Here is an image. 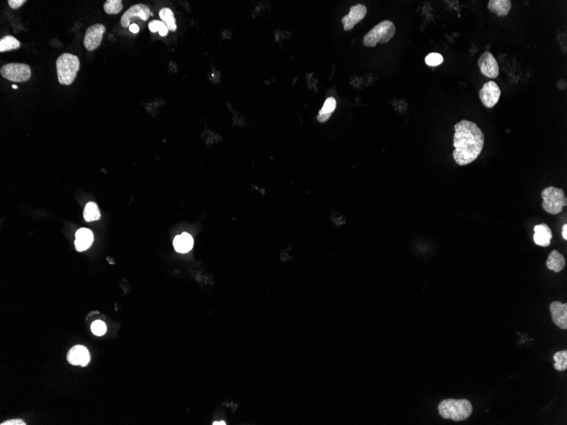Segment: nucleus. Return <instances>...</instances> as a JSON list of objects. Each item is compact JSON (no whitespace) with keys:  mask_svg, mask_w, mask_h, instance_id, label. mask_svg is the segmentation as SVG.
Returning <instances> with one entry per match:
<instances>
[{"mask_svg":"<svg viewBox=\"0 0 567 425\" xmlns=\"http://www.w3.org/2000/svg\"><path fill=\"white\" fill-rule=\"evenodd\" d=\"M453 159L458 166H466L478 158L485 144L482 129L473 122L462 120L454 125Z\"/></svg>","mask_w":567,"mask_h":425,"instance_id":"nucleus-1","label":"nucleus"},{"mask_svg":"<svg viewBox=\"0 0 567 425\" xmlns=\"http://www.w3.org/2000/svg\"><path fill=\"white\" fill-rule=\"evenodd\" d=\"M438 412L444 419H452L455 422L466 420L473 412L472 404L466 399H446L441 401Z\"/></svg>","mask_w":567,"mask_h":425,"instance_id":"nucleus-2","label":"nucleus"},{"mask_svg":"<svg viewBox=\"0 0 567 425\" xmlns=\"http://www.w3.org/2000/svg\"><path fill=\"white\" fill-rule=\"evenodd\" d=\"M80 69V61L72 54L64 53L59 56L56 61V70L60 84L71 85L77 77Z\"/></svg>","mask_w":567,"mask_h":425,"instance_id":"nucleus-3","label":"nucleus"},{"mask_svg":"<svg viewBox=\"0 0 567 425\" xmlns=\"http://www.w3.org/2000/svg\"><path fill=\"white\" fill-rule=\"evenodd\" d=\"M543 198V210L552 215H558L561 212L563 208L566 206L567 199L564 190L556 187L549 186L543 189L541 193Z\"/></svg>","mask_w":567,"mask_h":425,"instance_id":"nucleus-4","label":"nucleus"},{"mask_svg":"<svg viewBox=\"0 0 567 425\" xmlns=\"http://www.w3.org/2000/svg\"><path fill=\"white\" fill-rule=\"evenodd\" d=\"M396 33V27L391 21H383L368 32L364 37V44L373 48L378 43H386L392 39Z\"/></svg>","mask_w":567,"mask_h":425,"instance_id":"nucleus-5","label":"nucleus"},{"mask_svg":"<svg viewBox=\"0 0 567 425\" xmlns=\"http://www.w3.org/2000/svg\"><path fill=\"white\" fill-rule=\"evenodd\" d=\"M0 74L14 83H23L31 78L32 71L29 66L22 63H9L0 69Z\"/></svg>","mask_w":567,"mask_h":425,"instance_id":"nucleus-6","label":"nucleus"},{"mask_svg":"<svg viewBox=\"0 0 567 425\" xmlns=\"http://www.w3.org/2000/svg\"><path fill=\"white\" fill-rule=\"evenodd\" d=\"M500 96V88L493 81H489L485 83L479 91V98L482 104H484V107L490 109L498 104Z\"/></svg>","mask_w":567,"mask_h":425,"instance_id":"nucleus-7","label":"nucleus"},{"mask_svg":"<svg viewBox=\"0 0 567 425\" xmlns=\"http://www.w3.org/2000/svg\"><path fill=\"white\" fill-rule=\"evenodd\" d=\"M480 72L488 78H497L499 75L498 62L490 51H485L478 60Z\"/></svg>","mask_w":567,"mask_h":425,"instance_id":"nucleus-8","label":"nucleus"},{"mask_svg":"<svg viewBox=\"0 0 567 425\" xmlns=\"http://www.w3.org/2000/svg\"><path fill=\"white\" fill-rule=\"evenodd\" d=\"M105 32L106 27L104 25L95 24L88 27L83 40V44L86 49L93 51L98 48L101 43Z\"/></svg>","mask_w":567,"mask_h":425,"instance_id":"nucleus-9","label":"nucleus"},{"mask_svg":"<svg viewBox=\"0 0 567 425\" xmlns=\"http://www.w3.org/2000/svg\"><path fill=\"white\" fill-rule=\"evenodd\" d=\"M150 15H152V13L148 6L142 4L134 5L131 6L130 8L123 14V17L121 19V25L123 27H130L131 19L139 17L143 21H147Z\"/></svg>","mask_w":567,"mask_h":425,"instance_id":"nucleus-10","label":"nucleus"},{"mask_svg":"<svg viewBox=\"0 0 567 425\" xmlns=\"http://www.w3.org/2000/svg\"><path fill=\"white\" fill-rule=\"evenodd\" d=\"M367 14L366 6L361 4L352 6L350 9V13L342 18V24L345 31H350L354 27L355 25L361 22Z\"/></svg>","mask_w":567,"mask_h":425,"instance_id":"nucleus-11","label":"nucleus"},{"mask_svg":"<svg viewBox=\"0 0 567 425\" xmlns=\"http://www.w3.org/2000/svg\"><path fill=\"white\" fill-rule=\"evenodd\" d=\"M67 361L74 366L86 367L90 361V355L85 346H73L67 354Z\"/></svg>","mask_w":567,"mask_h":425,"instance_id":"nucleus-12","label":"nucleus"},{"mask_svg":"<svg viewBox=\"0 0 567 425\" xmlns=\"http://www.w3.org/2000/svg\"><path fill=\"white\" fill-rule=\"evenodd\" d=\"M550 311L554 325L561 330L567 329V304L560 301H553L550 304Z\"/></svg>","mask_w":567,"mask_h":425,"instance_id":"nucleus-13","label":"nucleus"},{"mask_svg":"<svg viewBox=\"0 0 567 425\" xmlns=\"http://www.w3.org/2000/svg\"><path fill=\"white\" fill-rule=\"evenodd\" d=\"M534 243L536 245L542 246V247H547L550 245L551 243V239L553 238V234H552L551 229L549 228L547 224H542L536 225L534 227Z\"/></svg>","mask_w":567,"mask_h":425,"instance_id":"nucleus-14","label":"nucleus"},{"mask_svg":"<svg viewBox=\"0 0 567 425\" xmlns=\"http://www.w3.org/2000/svg\"><path fill=\"white\" fill-rule=\"evenodd\" d=\"M93 242V234L88 229H80L76 233L75 247L77 251H84L90 247Z\"/></svg>","mask_w":567,"mask_h":425,"instance_id":"nucleus-15","label":"nucleus"},{"mask_svg":"<svg viewBox=\"0 0 567 425\" xmlns=\"http://www.w3.org/2000/svg\"><path fill=\"white\" fill-rule=\"evenodd\" d=\"M511 6L510 0H490L487 4L489 11L499 17L508 16L511 10Z\"/></svg>","mask_w":567,"mask_h":425,"instance_id":"nucleus-16","label":"nucleus"},{"mask_svg":"<svg viewBox=\"0 0 567 425\" xmlns=\"http://www.w3.org/2000/svg\"><path fill=\"white\" fill-rule=\"evenodd\" d=\"M193 245H194V239L190 234L187 233H183L180 235H178L173 240V246L175 248L177 252L183 253V254L189 252L193 248Z\"/></svg>","mask_w":567,"mask_h":425,"instance_id":"nucleus-17","label":"nucleus"},{"mask_svg":"<svg viewBox=\"0 0 567 425\" xmlns=\"http://www.w3.org/2000/svg\"><path fill=\"white\" fill-rule=\"evenodd\" d=\"M546 265L549 270H552L555 273H559L565 267V260L559 251L555 250H552L548 257V260L546 261Z\"/></svg>","mask_w":567,"mask_h":425,"instance_id":"nucleus-18","label":"nucleus"},{"mask_svg":"<svg viewBox=\"0 0 567 425\" xmlns=\"http://www.w3.org/2000/svg\"><path fill=\"white\" fill-rule=\"evenodd\" d=\"M336 108V100L335 98L330 97L325 100V104L323 105L322 109L320 110V113L318 115L317 119L320 123L327 122L330 116L332 115Z\"/></svg>","mask_w":567,"mask_h":425,"instance_id":"nucleus-19","label":"nucleus"},{"mask_svg":"<svg viewBox=\"0 0 567 425\" xmlns=\"http://www.w3.org/2000/svg\"><path fill=\"white\" fill-rule=\"evenodd\" d=\"M21 47V43L13 36H6L0 39V52H7L14 50Z\"/></svg>","mask_w":567,"mask_h":425,"instance_id":"nucleus-20","label":"nucleus"},{"mask_svg":"<svg viewBox=\"0 0 567 425\" xmlns=\"http://www.w3.org/2000/svg\"><path fill=\"white\" fill-rule=\"evenodd\" d=\"M83 218L87 222L98 221L100 218V211L94 202H89L86 205L83 211Z\"/></svg>","mask_w":567,"mask_h":425,"instance_id":"nucleus-21","label":"nucleus"},{"mask_svg":"<svg viewBox=\"0 0 567 425\" xmlns=\"http://www.w3.org/2000/svg\"><path fill=\"white\" fill-rule=\"evenodd\" d=\"M161 19L163 22H164L168 30H170L172 32H175L177 30V25H176L175 18H174V14L170 9L163 8L160 11L159 13Z\"/></svg>","mask_w":567,"mask_h":425,"instance_id":"nucleus-22","label":"nucleus"},{"mask_svg":"<svg viewBox=\"0 0 567 425\" xmlns=\"http://www.w3.org/2000/svg\"><path fill=\"white\" fill-rule=\"evenodd\" d=\"M123 8V2L121 0H107L104 4L105 11L109 15L119 14Z\"/></svg>","mask_w":567,"mask_h":425,"instance_id":"nucleus-23","label":"nucleus"},{"mask_svg":"<svg viewBox=\"0 0 567 425\" xmlns=\"http://www.w3.org/2000/svg\"><path fill=\"white\" fill-rule=\"evenodd\" d=\"M554 368L558 371H564L567 368V351H558L554 355Z\"/></svg>","mask_w":567,"mask_h":425,"instance_id":"nucleus-24","label":"nucleus"},{"mask_svg":"<svg viewBox=\"0 0 567 425\" xmlns=\"http://www.w3.org/2000/svg\"><path fill=\"white\" fill-rule=\"evenodd\" d=\"M107 325L105 324L104 322L100 321V320H97V321L93 322L92 325H91V331L93 333V335H97V336H102L107 333Z\"/></svg>","mask_w":567,"mask_h":425,"instance_id":"nucleus-25","label":"nucleus"},{"mask_svg":"<svg viewBox=\"0 0 567 425\" xmlns=\"http://www.w3.org/2000/svg\"><path fill=\"white\" fill-rule=\"evenodd\" d=\"M443 62L442 55L437 53L429 54L426 57V63L429 67H437Z\"/></svg>","mask_w":567,"mask_h":425,"instance_id":"nucleus-26","label":"nucleus"},{"mask_svg":"<svg viewBox=\"0 0 567 425\" xmlns=\"http://www.w3.org/2000/svg\"><path fill=\"white\" fill-rule=\"evenodd\" d=\"M331 221L336 226H342L346 224V218L342 214L339 212H333L331 214Z\"/></svg>","mask_w":567,"mask_h":425,"instance_id":"nucleus-27","label":"nucleus"},{"mask_svg":"<svg viewBox=\"0 0 567 425\" xmlns=\"http://www.w3.org/2000/svg\"><path fill=\"white\" fill-rule=\"evenodd\" d=\"M27 3L26 0H9L8 4L10 7L12 9H19L21 6Z\"/></svg>","mask_w":567,"mask_h":425,"instance_id":"nucleus-28","label":"nucleus"},{"mask_svg":"<svg viewBox=\"0 0 567 425\" xmlns=\"http://www.w3.org/2000/svg\"><path fill=\"white\" fill-rule=\"evenodd\" d=\"M161 22H162L158 21V20H154V21H152V22H149V30H150V32H158V31H159V27H160Z\"/></svg>","mask_w":567,"mask_h":425,"instance_id":"nucleus-29","label":"nucleus"},{"mask_svg":"<svg viewBox=\"0 0 567 425\" xmlns=\"http://www.w3.org/2000/svg\"><path fill=\"white\" fill-rule=\"evenodd\" d=\"M158 32H159V34H160L162 37H165V36L168 35V27H167V25H166L164 22H161L160 27H159V31H158Z\"/></svg>","mask_w":567,"mask_h":425,"instance_id":"nucleus-30","label":"nucleus"},{"mask_svg":"<svg viewBox=\"0 0 567 425\" xmlns=\"http://www.w3.org/2000/svg\"><path fill=\"white\" fill-rule=\"evenodd\" d=\"M1 425H26V423H25L24 421L21 419H13L2 422Z\"/></svg>","mask_w":567,"mask_h":425,"instance_id":"nucleus-31","label":"nucleus"},{"mask_svg":"<svg viewBox=\"0 0 567 425\" xmlns=\"http://www.w3.org/2000/svg\"><path fill=\"white\" fill-rule=\"evenodd\" d=\"M129 30H130L131 32H133V33H137V32H139V27L138 25L132 24L130 25V27H129Z\"/></svg>","mask_w":567,"mask_h":425,"instance_id":"nucleus-32","label":"nucleus"},{"mask_svg":"<svg viewBox=\"0 0 567 425\" xmlns=\"http://www.w3.org/2000/svg\"><path fill=\"white\" fill-rule=\"evenodd\" d=\"M567 225L564 224V226L562 227V236L564 238V240L567 239Z\"/></svg>","mask_w":567,"mask_h":425,"instance_id":"nucleus-33","label":"nucleus"},{"mask_svg":"<svg viewBox=\"0 0 567 425\" xmlns=\"http://www.w3.org/2000/svg\"><path fill=\"white\" fill-rule=\"evenodd\" d=\"M213 424H223V425H224V424H225V422H214V423H213Z\"/></svg>","mask_w":567,"mask_h":425,"instance_id":"nucleus-34","label":"nucleus"},{"mask_svg":"<svg viewBox=\"0 0 567 425\" xmlns=\"http://www.w3.org/2000/svg\"><path fill=\"white\" fill-rule=\"evenodd\" d=\"M12 88H15V89H16V88H18V87H17V86H16V85H12Z\"/></svg>","mask_w":567,"mask_h":425,"instance_id":"nucleus-35","label":"nucleus"}]
</instances>
